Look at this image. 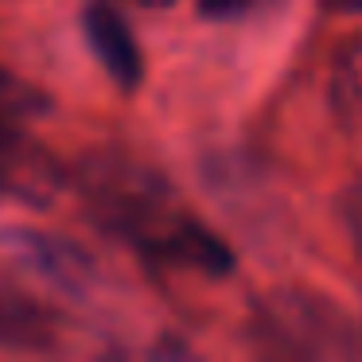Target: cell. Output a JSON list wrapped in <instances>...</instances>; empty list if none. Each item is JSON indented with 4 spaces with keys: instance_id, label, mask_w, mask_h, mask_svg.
<instances>
[{
    "instance_id": "obj_6",
    "label": "cell",
    "mask_w": 362,
    "mask_h": 362,
    "mask_svg": "<svg viewBox=\"0 0 362 362\" xmlns=\"http://www.w3.org/2000/svg\"><path fill=\"white\" fill-rule=\"evenodd\" d=\"M47 105L51 98L43 90L28 86L24 78H16V74H8L0 66V121L16 125V121H28V117H43Z\"/></svg>"
},
{
    "instance_id": "obj_9",
    "label": "cell",
    "mask_w": 362,
    "mask_h": 362,
    "mask_svg": "<svg viewBox=\"0 0 362 362\" xmlns=\"http://www.w3.org/2000/svg\"><path fill=\"white\" fill-rule=\"evenodd\" d=\"M323 8L339 16H362V0H323Z\"/></svg>"
},
{
    "instance_id": "obj_8",
    "label": "cell",
    "mask_w": 362,
    "mask_h": 362,
    "mask_svg": "<svg viewBox=\"0 0 362 362\" xmlns=\"http://www.w3.org/2000/svg\"><path fill=\"white\" fill-rule=\"evenodd\" d=\"M253 4H261V0H199V8H203L206 16H218V20L242 16V12H250Z\"/></svg>"
},
{
    "instance_id": "obj_2",
    "label": "cell",
    "mask_w": 362,
    "mask_h": 362,
    "mask_svg": "<svg viewBox=\"0 0 362 362\" xmlns=\"http://www.w3.org/2000/svg\"><path fill=\"white\" fill-rule=\"evenodd\" d=\"M82 32H86L90 47H94L98 63L105 66L117 86L133 90L144 74L141 63V47H136V35L129 32V24L121 20V12L105 0H94L86 12H82Z\"/></svg>"
},
{
    "instance_id": "obj_10",
    "label": "cell",
    "mask_w": 362,
    "mask_h": 362,
    "mask_svg": "<svg viewBox=\"0 0 362 362\" xmlns=\"http://www.w3.org/2000/svg\"><path fill=\"white\" fill-rule=\"evenodd\" d=\"M125 4H136V8H168L175 0H125Z\"/></svg>"
},
{
    "instance_id": "obj_5",
    "label": "cell",
    "mask_w": 362,
    "mask_h": 362,
    "mask_svg": "<svg viewBox=\"0 0 362 362\" xmlns=\"http://www.w3.org/2000/svg\"><path fill=\"white\" fill-rule=\"evenodd\" d=\"M331 102L346 117H362V35L346 43L331 66Z\"/></svg>"
},
{
    "instance_id": "obj_4",
    "label": "cell",
    "mask_w": 362,
    "mask_h": 362,
    "mask_svg": "<svg viewBox=\"0 0 362 362\" xmlns=\"http://www.w3.org/2000/svg\"><path fill=\"white\" fill-rule=\"evenodd\" d=\"M51 315L40 304L12 292H0V343L8 346H47L51 343Z\"/></svg>"
},
{
    "instance_id": "obj_1",
    "label": "cell",
    "mask_w": 362,
    "mask_h": 362,
    "mask_svg": "<svg viewBox=\"0 0 362 362\" xmlns=\"http://www.w3.org/2000/svg\"><path fill=\"white\" fill-rule=\"evenodd\" d=\"M78 187L98 226L129 242L141 257L206 276H222L234 265L226 245L199 218H191L164 175L141 160L117 152L90 156L78 172Z\"/></svg>"
},
{
    "instance_id": "obj_3",
    "label": "cell",
    "mask_w": 362,
    "mask_h": 362,
    "mask_svg": "<svg viewBox=\"0 0 362 362\" xmlns=\"http://www.w3.org/2000/svg\"><path fill=\"white\" fill-rule=\"evenodd\" d=\"M0 242L16 250L28 265L40 269L47 281L63 284V288H82L90 276V257L82 250H74L71 242H63V238H47V234H35V230H4Z\"/></svg>"
},
{
    "instance_id": "obj_7",
    "label": "cell",
    "mask_w": 362,
    "mask_h": 362,
    "mask_svg": "<svg viewBox=\"0 0 362 362\" xmlns=\"http://www.w3.org/2000/svg\"><path fill=\"white\" fill-rule=\"evenodd\" d=\"M343 218H346V230H351L354 250L362 253V180L354 183L351 191H346V199H343Z\"/></svg>"
}]
</instances>
